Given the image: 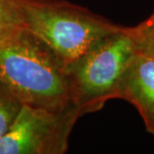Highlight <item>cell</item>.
I'll list each match as a JSON object with an SVG mask.
<instances>
[{
	"instance_id": "obj_6",
	"label": "cell",
	"mask_w": 154,
	"mask_h": 154,
	"mask_svg": "<svg viewBox=\"0 0 154 154\" xmlns=\"http://www.w3.org/2000/svg\"><path fill=\"white\" fill-rule=\"evenodd\" d=\"M25 30L17 0H0V44Z\"/></svg>"
},
{
	"instance_id": "obj_1",
	"label": "cell",
	"mask_w": 154,
	"mask_h": 154,
	"mask_svg": "<svg viewBox=\"0 0 154 154\" xmlns=\"http://www.w3.org/2000/svg\"><path fill=\"white\" fill-rule=\"evenodd\" d=\"M0 82L25 105L50 110L73 105L66 65L26 29L0 44Z\"/></svg>"
},
{
	"instance_id": "obj_2",
	"label": "cell",
	"mask_w": 154,
	"mask_h": 154,
	"mask_svg": "<svg viewBox=\"0 0 154 154\" xmlns=\"http://www.w3.org/2000/svg\"><path fill=\"white\" fill-rule=\"evenodd\" d=\"M24 27L48 46L66 67L119 25L66 0H17Z\"/></svg>"
},
{
	"instance_id": "obj_5",
	"label": "cell",
	"mask_w": 154,
	"mask_h": 154,
	"mask_svg": "<svg viewBox=\"0 0 154 154\" xmlns=\"http://www.w3.org/2000/svg\"><path fill=\"white\" fill-rule=\"evenodd\" d=\"M116 99L132 104L141 116L146 131L154 136V58L138 51L121 76Z\"/></svg>"
},
{
	"instance_id": "obj_7",
	"label": "cell",
	"mask_w": 154,
	"mask_h": 154,
	"mask_svg": "<svg viewBox=\"0 0 154 154\" xmlns=\"http://www.w3.org/2000/svg\"><path fill=\"white\" fill-rule=\"evenodd\" d=\"M22 105L7 86L0 82V138L13 124Z\"/></svg>"
},
{
	"instance_id": "obj_3",
	"label": "cell",
	"mask_w": 154,
	"mask_h": 154,
	"mask_svg": "<svg viewBox=\"0 0 154 154\" xmlns=\"http://www.w3.org/2000/svg\"><path fill=\"white\" fill-rule=\"evenodd\" d=\"M136 52L134 27L122 26L66 67L71 102L82 115L116 99L121 76Z\"/></svg>"
},
{
	"instance_id": "obj_4",
	"label": "cell",
	"mask_w": 154,
	"mask_h": 154,
	"mask_svg": "<svg viewBox=\"0 0 154 154\" xmlns=\"http://www.w3.org/2000/svg\"><path fill=\"white\" fill-rule=\"evenodd\" d=\"M80 110L70 105L62 110L23 104L9 130L0 138V154H63Z\"/></svg>"
},
{
	"instance_id": "obj_8",
	"label": "cell",
	"mask_w": 154,
	"mask_h": 154,
	"mask_svg": "<svg viewBox=\"0 0 154 154\" xmlns=\"http://www.w3.org/2000/svg\"><path fill=\"white\" fill-rule=\"evenodd\" d=\"M134 27L137 50L154 58V11Z\"/></svg>"
}]
</instances>
